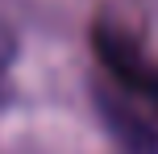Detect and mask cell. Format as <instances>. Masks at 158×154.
Instances as JSON below:
<instances>
[{
  "instance_id": "obj_1",
  "label": "cell",
  "mask_w": 158,
  "mask_h": 154,
  "mask_svg": "<svg viewBox=\"0 0 158 154\" xmlns=\"http://www.w3.org/2000/svg\"><path fill=\"white\" fill-rule=\"evenodd\" d=\"M96 104L108 117V129L129 150H158V63L129 29L112 21H96L92 29Z\"/></svg>"
}]
</instances>
